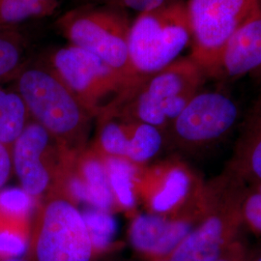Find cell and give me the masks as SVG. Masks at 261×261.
Returning a JSON list of instances; mask_svg holds the SVG:
<instances>
[{
    "label": "cell",
    "mask_w": 261,
    "mask_h": 261,
    "mask_svg": "<svg viewBox=\"0 0 261 261\" xmlns=\"http://www.w3.org/2000/svg\"><path fill=\"white\" fill-rule=\"evenodd\" d=\"M244 225L261 235V182L246 187L242 200Z\"/></svg>",
    "instance_id": "obj_23"
},
{
    "label": "cell",
    "mask_w": 261,
    "mask_h": 261,
    "mask_svg": "<svg viewBox=\"0 0 261 261\" xmlns=\"http://www.w3.org/2000/svg\"><path fill=\"white\" fill-rule=\"evenodd\" d=\"M105 167L112 194L123 207L132 209L136 204V169L133 164L127 159L109 156Z\"/></svg>",
    "instance_id": "obj_20"
},
{
    "label": "cell",
    "mask_w": 261,
    "mask_h": 261,
    "mask_svg": "<svg viewBox=\"0 0 261 261\" xmlns=\"http://www.w3.org/2000/svg\"><path fill=\"white\" fill-rule=\"evenodd\" d=\"M153 179L152 187H148L147 201L154 214H168L185 202L195 201L203 188L196 186L192 173L178 165L160 170Z\"/></svg>",
    "instance_id": "obj_13"
},
{
    "label": "cell",
    "mask_w": 261,
    "mask_h": 261,
    "mask_svg": "<svg viewBox=\"0 0 261 261\" xmlns=\"http://www.w3.org/2000/svg\"><path fill=\"white\" fill-rule=\"evenodd\" d=\"M74 164L75 171L66 168V189L69 195L96 209L109 211L113 204V194L105 164L94 156H84Z\"/></svg>",
    "instance_id": "obj_14"
},
{
    "label": "cell",
    "mask_w": 261,
    "mask_h": 261,
    "mask_svg": "<svg viewBox=\"0 0 261 261\" xmlns=\"http://www.w3.org/2000/svg\"><path fill=\"white\" fill-rule=\"evenodd\" d=\"M204 77L193 59L179 58L129 87L103 114H113L124 120L145 123L159 129L170 126L199 92Z\"/></svg>",
    "instance_id": "obj_1"
},
{
    "label": "cell",
    "mask_w": 261,
    "mask_h": 261,
    "mask_svg": "<svg viewBox=\"0 0 261 261\" xmlns=\"http://www.w3.org/2000/svg\"><path fill=\"white\" fill-rule=\"evenodd\" d=\"M102 5L120 10H133L139 13L155 9L169 0H96Z\"/></svg>",
    "instance_id": "obj_25"
},
{
    "label": "cell",
    "mask_w": 261,
    "mask_h": 261,
    "mask_svg": "<svg viewBox=\"0 0 261 261\" xmlns=\"http://www.w3.org/2000/svg\"><path fill=\"white\" fill-rule=\"evenodd\" d=\"M28 246V219L0 212V261L20 258Z\"/></svg>",
    "instance_id": "obj_18"
},
{
    "label": "cell",
    "mask_w": 261,
    "mask_h": 261,
    "mask_svg": "<svg viewBox=\"0 0 261 261\" xmlns=\"http://www.w3.org/2000/svg\"><path fill=\"white\" fill-rule=\"evenodd\" d=\"M25 43L13 28L0 29V84L17 77L25 67Z\"/></svg>",
    "instance_id": "obj_21"
},
{
    "label": "cell",
    "mask_w": 261,
    "mask_h": 261,
    "mask_svg": "<svg viewBox=\"0 0 261 261\" xmlns=\"http://www.w3.org/2000/svg\"><path fill=\"white\" fill-rule=\"evenodd\" d=\"M28 251L31 261H90L94 253L82 213L61 197L44 207Z\"/></svg>",
    "instance_id": "obj_8"
},
{
    "label": "cell",
    "mask_w": 261,
    "mask_h": 261,
    "mask_svg": "<svg viewBox=\"0 0 261 261\" xmlns=\"http://www.w3.org/2000/svg\"><path fill=\"white\" fill-rule=\"evenodd\" d=\"M215 261H252L244 244L239 240Z\"/></svg>",
    "instance_id": "obj_26"
},
{
    "label": "cell",
    "mask_w": 261,
    "mask_h": 261,
    "mask_svg": "<svg viewBox=\"0 0 261 261\" xmlns=\"http://www.w3.org/2000/svg\"><path fill=\"white\" fill-rule=\"evenodd\" d=\"M252 261H261V255H260V256H259V257H257V258H255V259H254V260H253V259H252Z\"/></svg>",
    "instance_id": "obj_30"
},
{
    "label": "cell",
    "mask_w": 261,
    "mask_h": 261,
    "mask_svg": "<svg viewBox=\"0 0 261 261\" xmlns=\"http://www.w3.org/2000/svg\"><path fill=\"white\" fill-rule=\"evenodd\" d=\"M224 173L245 187L261 182V101L238 139Z\"/></svg>",
    "instance_id": "obj_15"
},
{
    "label": "cell",
    "mask_w": 261,
    "mask_h": 261,
    "mask_svg": "<svg viewBox=\"0 0 261 261\" xmlns=\"http://www.w3.org/2000/svg\"><path fill=\"white\" fill-rule=\"evenodd\" d=\"M51 139L37 122H28L13 144L12 161L21 189L30 196L43 195L51 184L54 172L48 167Z\"/></svg>",
    "instance_id": "obj_10"
},
{
    "label": "cell",
    "mask_w": 261,
    "mask_h": 261,
    "mask_svg": "<svg viewBox=\"0 0 261 261\" xmlns=\"http://www.w3.org/2000/svg\"><path fill=\"white\" fill-rule=\"evenodd\" d=\"M193 59L203 74L234 33L261 12L259 0H189Z\"/></svg>",
    "instance_id": "obj_7"
},
{
    "label": "cell",
    "mask_w": 261,
    "mask_h": 261,
    "mask_svg": "<svg viewBox=\"0 0 261 261\" xmlns=\"http://www.w3.org/2000/svg\"><path fill=\"white\" fill-rule=\"evenodd\" d=\"M124 159H127L130 163L142 164L153 158L160 151L163 144L161 129L145 123L128 120H124Z\"/></svg>",
    "instance_id": "obj_16"
},
{
    "label": "cell",
    "mask_w": 261,
    "mask_h": 261,
    "mask_svg": "<svg viewBox=\"0 0 261 261\" xmlns=\"http://www.w3.org/2000/svg\"><path fill=\"white\" fill-rule=\"evenodd\" d=\"M192 42L187 3L169 0L140 13L130 24L129 54L140 76L152 75L179 59Z\"/></svg>",
    "instance_id": "obj_4"
},
{
    "label": "cell",
    "mask_w": 261,
    "mask_h": 261,
    "mask_svg": "<svg viewBox=\"0 0 261 261\" xmlns=\"http://www.w3.org/2000/svg\"><path fill=\"white\" fill-rule=\"evenodd\" d=\"M57 5V0H0V29L13 28L28 19L48 16Z\"/></svg>",
    "instance_id": "obj_19"
},
{
    "label": "cell",
    "mask_w": 261,
    "mask_h": 261,
    "mask_svg": "<svg viewBox=\"0 0 261 261\" xmlns=\"http://www.w3.org/2000/svg\"><path fill=\"white\" fill-rule=\"evenodd\" d=\"M245 189L225 173L205 184L194 228L167 261H215L238 241Z\"/></svg>",
    "instance_id": "obj_2"
},
{
    "label": "cell",
    "mask_w": 261,
    "mask_h": 261,
    "mask_svg": "<svg viewBox=\"0 0 261 261\" xmlns=\"http://www.w3.org/2000/svg\"><path fill=\"white\" fill-rule=\"evenodd\" d=\"M50 70L91 115H102L138 83L128 80L91 53L72 45L56 50Z\"/></svg>",
    "instance_id": "obj_6"
},
{
    "label": "cell",
    "mask_w": 261,
    "mask_h": 261,
    "mask_svg": "<svg viewBox=\"0 0 261 261\" xmlns=\"http://www.w3.org/2000/svg\"><path fill=\"white\" fill-rule=\"evenodd\" d=\"M82 216L87 227L94 252L108 249L117 232L116 220L108 211L96 208L84 210Z\"/></svg>",
    "instance_id": "obj_22"
},
{
    "label": "cell",
    "mask_w": 261,
    "mask_h": 261,
    "mask_svg": "<svg viewBox=\"0 0 261 261\" xmlns=\"http://www.w3.org/2000/svg\"><path fill=\"white\" fill-rule=\"evenodd\" d=\"M199 211L186 219H168L157 214L139 215L130 225V244L137 251L148 256L168 257L194 228Z\"/></svg>",
    "instance_id": "obj_11"
},
{
    "label": "cell",
    "mask_w": 261,
    "mask_h": 261,
    "mask_svg": "<svg viewBox=\"0 0 261 261\" xmlns=\"http://www.w3.org/2000/svg\"><path fill=\"white\" fill-rule=\"evenodd\" d=\"M4 261H25V260H23V259H21V258H13V259H8V260H4Z\"/></svg>",
    "instance_id": "obj_29"
},
{
    "label": "cell",
    "mask_w": 261,
    "mask_h": 261,
    "mask_svg": "<svg viewBox=\"0 0 261 261\" xmlns=\"http://www.w3.org/2000/svg\"><path fill=\"white\" fill-rule=\"evenodd\" d=\"M57 24L72 46L91 53L134 83L144 77L130 62L132 23L125 11L106 5L82 6L67 12Z\"/></svg>",
    "instance_id": "obj_5"
},
{
    "label": "cell",
    "mask_w": 261,
    "mask_h": 261,
    "mask_svg": "<svg viewBox=\"0 0 261 261\" xmlns=\"http://www.w3.org/2000/svg\"><path fill=\"white\" fill-rule=\"evenodd\" d=\"M17 92L29 116L63 150L75 153L87 136L92 115L62 81L50 69L24 67L17 76Z\"/></svg>",
    "instance_id": "obj_3"
},
{
    "label": "cell",
    "mask_w": 261,
    "mask_h": 261,
    "mask_svg": "<svg viewBox=\"0 0 261 261\" xmlns=\"http://www.w3.org/2000/svg\"><path fill=\"white\" fill-rule=\"evenodd\" d=\"M261 68V12L239 28L225 43L204 75L233 79Z\"/></svg>",
    "instance_id": "obj_12"
},
{
    "label": "cell",
    "mask_w": 261,
    "mask_h": 261,
    "mask_svg": "<svg viewBox=\"0 0 261 261\" xmlns=\"http://www.w3.org/2000/svg\"><path fill=\"white\" fill-rule=\"evenodd\" d=\"M13 161L9 146L0 143V188L4 186L9 179Z\"/></svg>",
    "instance_id": "obj_27"
},
{
    "label": "cell",
    "mask_w": 261,
    "mask_h": 261,
    "mask_svg": "<svg viewBox=\"0 0 261 261\" xmlns=\"http://www.w3.org/2000/svg\"><path fill=\"white\" fill-rule=\"evenodd\" d=\"M239 118V108L222 92L196 93L170 124L175 139L189 147H201L223 139Z\"/></svg>",
    "instance_id": "obj_9"
},
{
    "label": "cell",
    "mask_w": 261,
    "mask_h": 261,
    "mask_svg": "<svg viewBox=\"0 0 261 261\" xmlns=\"http://www.w3.org/2000/svg\"><path fill=\"white\" fill-rule=\"evenodd\" d=\"M32 207V196L23 189L11 188L0 192V212L28 219Z\"/></svg>",
    "instance_id": "obj_24"
},
{
    "label": "cell",
    "mask_w": 261,
    "mask_h": 261,
    "mask_svg": "<svg viewBox=\"0 0 261 261\" xmlns=\"http://www.w3.org/2000/svg\"><path fill=\"white\" fill-rule=\"evenodd\" d=\"M28 116L19 94L0 86V143L14 144L28 125Z\"/></svg>",
    "instance_id": "obj_17"
},
{
    "label": "cell",
    "mask_w": 261,
    "mask_h": 261,
    "mask_svg": "<svg viewBox=\"0 0 261 261\" xmlns=\"http://www.w3.org/2000/svg\"><path fill=\"white\" fill-rule=\"evenodd\" d=\"M255 73H256V75H257V76H258V79H259V80L261 81V68L259 69V70H257Z\"/></svg>",
    "instance_id": "obj_28"
}]
</instances>
